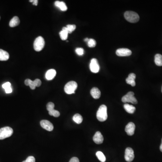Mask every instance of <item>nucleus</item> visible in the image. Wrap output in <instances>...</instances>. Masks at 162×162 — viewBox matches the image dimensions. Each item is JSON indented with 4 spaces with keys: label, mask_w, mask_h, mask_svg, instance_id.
Returning a JSON list of instances; mask_svg holds the SVG:
<instances>
[{
    "label": "nucleus",
    "mask_w": 162,
    "mask_h": 162,
    "mask_svg": "<svg viewBox=\"0 0 162 162\" xmlns=\"http://www.w3.org/2000/svg\"><path fill=\"white\" fill-rule=\"evenodd\" d=\"M97 119L100 122L106 121L108 118L107 108L105 105H102L100 106L97 113Z\"/></svg>",
    "instance_id": "obj_1"
},
{
    "label": "nucleus",
    "mask_w": 162,
    "mask_h": 162,
    "mask_svg": "<svg viewBox=\"0 0 162 162\" xmlns=\"http://www.w3.org/2000/svg\"><path fill=\"white\" fill-rule=\"evenodd\" d=\"M124 17L127 21L132 23L137 22L140 19L139 15L136 12L127 11L124 13Z\"/></svg>",
    "instance_id": "obj_2"
},
{
    "label": "nucleus",
    "mask_w": 162,
    "mask_h": 162,
    "mask_svg": "<svg viewBox=\"0 0 162 162\" xmlns=\"http://www.w3.org/2000/svg\"><path fill=\"white\" fill-rule=\"evenodd\" d=\"M77 87V84L74 81H70L67 83L65 87V92L68 94L75 93V91Z\"/></svg>",
    "instance_id": "obj_3"
},
{
    "label": "nucleus",
    "mask_w": 162,
    "mask_h": 162,
    "mask_svg": "<svg viewBox=\"0 0 162 162\" xmlns=\"http://www.w3.org/2000/svg\"><path fill=\"white\" fill-rule=\"evenodd\" d=\"M13 133V130L9 127H5L0 129V140H3L10 137Z\"/></svg>",
    "instance_id": "obj_4"
},
{
    "label": "nucleus",
    "mask_w": 162,
    "mask_h": 162,
    "mask_svg": "<svg viewBox=\"0 0 162 162\" xmlns=\"http://www.w3.org/2000/svg\"><path fill=\"white\" fill-rule=\"evenodd\" d=\"M45 46V41L42 37H38L34 41L33 44L34 49L36 51H40L43 49Z\"/></svg>",
    "instance_id": "obj_5"
},
{
    "label": "nucleus",
    "mask_w": 162,
    "mask_h": 162,
    "mask_svg": "<svg viewBox=\"0 0 162 162\" xmlns=\"http://www.w3.org/2000/svg\"><path fill=\"white\" fill-rule=\"evenodd\" d=\"M122 101L123 103H131L133 104L137 103V99L134 97V93L132 91L128 92L126 95L123 97Z\"/></svg>",
    "instance_id": "obj_6"
},
{
    "label": "nucleus",
    "mask_w": 162,
    "mask_h": 162,
    "mask_svg": "<svg viewBox=\"0 0 162 162\" xmlns=\"http://www.w3.org/2000/svg\"><path fill=\"white\" fill-rule=\"evenodd\" d=\"M134 153L133 149L128 147L126 149L125 152V159L126 161L131 162L134 159Z\"/></svg>",
    "instance_id": "obj_7"
},
{
    "label": "nucleus",
    "mask_w": 162,
    "mask_h": 162,
    "mask_svg": "<svg viewBox=\"0 0 162 162\" xmlns=\"http://www.w3.org/2000/svg\"><path fill=\"white\" fill-rule=\"evenodd\" d=\"M90 70L92 73H97L100 70V66L96 59H92L90 64Z\"/></svg>",
    "instance_id": "obj_8"
},
{
    "label": "nucleus",
    "mask_w": 162,
    "mask_h": 162,
    "mask_svg": "<svg viewBox=\"0 0 162 162\" xmlns=\"http://www.w3.org/2000/svg\"><path fill=\"white\" fill-rule=\"evenodd\" d=\"M40 124L41 127L48 131H52L54 128L53 124L50 121L46 120H41L40 122Z\"/></svg>",
    "instance_id": "obj_9"
},
{
    "label": "nucleus",
    "mask_w": 162,
    "mask_h": 162,
    "mask_svg": "<svg viewBox=\"0 0 162 162\" xmlns=\"http://www.w3.org/2000/svg\"><path fill=\"white\" fill-rule=\"evenodd\" d=\"M116 53L119 56H128L131 55L132 52L127 48H120L117 50Z\"/></svg>",
    "instance_id": "obj_10"
},
{
    "label": "nucleus",
    "mask_w": 162,
    "mask_h": 162,
    "mask_svg": "<svg viewBox=\"0 0 162 162\" xmlns=\"http://www.w3.org/2000/svg\"><path fill=\"white\" fill-rule=\"evenodd\" d=\"M136 126L133 122H130L125 127V131L128 136H133L134 134Z\"/></svg>",
    "instance_id": "obj_11"
},
{
    "label": "nucleus",
    "mask_w": 162,
    "mask_h": 162,
    "mask_svg": "<svg viewBox=\"0 0 162 162\" xmlns=\"http://www.w3.org/2000/svg\"><path fill=\"white\" fill-rule=\"evenodd\" d=\"M93 140L95 143L97 144H101L103 143L104 137L100 131H97L94 135Z\"/></svg>",
    "instance_id": "obj_12"
},
{
    "label": "nucleus",
    "mask_w": 162,
    "mask_h": 162,
    "mask_svg": "<svg viewBox=\"0 0 162 162\" xmlns=\"http://www.w3.org/2000/svg\"><path fill=\"white\" fill-rule=\"evenodd\" d=\"M136 77V74L135 73H130L129 74L127 79H126V83L131 85L132 87H135L136 85V82H135Z\"/></svg>",
    "instance_id": "obj_13"
},
{
    "label": "nucleus",
    "mask_w": 162,
    "mask_h": 162,
    "mask_svg": "<svg viewBox=\"0 0 162 162\" xmlns=\"http://www.w3.org/2000/svg\"><path fill=\"white\" fill-rule=\"evenodd\" d=\"M91 94L93 98L98 99L101 97V91L97 87H93L91 91Z\"/></svg>",
    "instance_id": "obj_14"
},
{
    "label": "nucleus",
    "mask_w": 162,
    "mask_h": 162,
    "mask_svg": "<svg viewBox=\"0 0 162 162\" xmlns=\"http://www.w3.org/2000/svg\"><path fill=\"white\" fill-rule=\"evenodd\" d=\"M56 72L54 69H51L48 70L46 73V78L48 80L53 79L56 75Z\"/></svg>",
    "instance_id": "obj_15"
},
{
    "label": "nucleus",
    "mask_w": 162,
    "mask_h": 162,
    "mask_svg": "<svg viewBox=\"0 0 162 162\" xmlns=\"http://www.w3.org/2000/svg\"><path fill=\"white\" fill-rule=\"evenodd\" d=\"M9 54L6 51L0 49V61H7L9 59Z\"/></svg>",
    "instance_id": "obj_16"
},
{
    "label": "nucleus",
    "mask_w": 162,
    "mask_h": 162,
    "mask_svg": "<svg viewBox=\"0 0 162 162\" xmlns=\"http://www.w3.org/2000/svg\"><path fill=\"white\" fill-rule=\"evenodd\" d=\"M55 6L59 8L61 11H66L68 9L67 6L66 5L65 3L63 1H55Z\"/></svg>",
    "instance_id": "obj_17"
},
{
    "label": "nucleus",
    "mask_w": 162,
    "mask_h": 162,
    "mask_svg": "<svg viewBox=\"0 0 162 162\" xmlns=\"http://www.w3.org/2000/svg\"><path fill=\"white\" fill-rule=\"evenodd\" d=\"M20 23V20H19V18L17 16H15L13 17L9 23V25L11 27L13 28L19 25Z\"/></svg>",
    "instance_id": "obj_18"
},
{
    "label": "nucleus",
    "mask_w": 162,
    "mask_h": 162,
    "mask_svg": "<svg viewBox=\"0 0 162 162\" xmlns=\"http://www.w3.org/2000/svg\"><path fill=\"white\" fill-rule=\"evenodd\" d=\"M124 108L126 112L128 113L133 114L136 110V108L132 105L128 104H125L124 105Z\"/></svg>",
    "instance_id": "obj_19"
},
{
    "label": "nucleus",
    "mask_w": 162,
    "mask_h": 162,
    "mask_svg": "<svg viewBox=\"0 0 162 162\" xmlns=\"http://www.w3.org/2000/svg\"><path fill=\"white\" fill-rule=\"evenodd\" d=\"M76 29V26L74 25H68L66 27L63 28V30H65L68 32V33H71Z\"/></svg>",
    "instance_id": "obj_20"
},
{
    "label": "nucleus",
    "mask_w": 162,
    "mask_h": 162,
    "mask_svg": "<svg viewBox=\"0 0 162 162\" xmlns=\"http://www.w3.org/2000/svg\"><path fill=\"white\" fill-rule=\"evenodd\" d=\"M155 62L156 65L159 66H162V55L160 54H157L155 55Z\"/></svg>",
    "instance_id": "obj_21"
},
{
    "label": "nucleus",
    "mask_w": 162,
    "mask_h": 162,
    "mask_svg": "<svg viewBox=\"0 0 162 162\" xmlns=\"http://www.w3.org/2000/svg\"><path fill=\"white\" fill-rule=\"evenodd\" d=\"M73 119L77 124H80L83 122V117L80 114L77 113L73 116Z\"/></svg>",
    "instance_id": "obj_22"
},
{
    "label": "nucleus",
    "mask_w": 162,
    "mask_h": 162,
    "mask_svg": "<svg viewBox=\"0 0 162 162\" xmlns=\"http://www.w3.org/2000/svg\"><path fill=\"white\" fill-rule=\"evenodd\" d=\"M96 156L97 157L99 160L101 162H105L106 161V158L103 153L101 151L97 152L96 153Z\"/></svg>",
    "instance_id": "obj_23"
},
{
    "label": "nucleus",
    "mask_w": 162,
    "mask_h": 162,
    "mask_svg": "<svg viewBox=\"0 0 162 162\" xmlns=\"http://www.w3.org/2000/svg\"><path fill=\"white\" fill-rule=\"evenodd\" d=\"M25 83L26 86H29L32 90H34L36 88V86L34 85L33 81L30 79H27L25 80Z\"/></svg>",
    "instance_id": "obj_24"
},
{
    "label": "nucleus",
    "mask_w": 162,
    "mask_h": 162,
    "mask_svg": "<svg viewBox=\"0 0 162 162\" xmlns=\"http://www.w3.org/2000/svg\"><path fill=\"white\" fill-rule=\"evenodd\" d=\"M68 34L69 33H68V32L65 30L62 29V31L59 32V36H60V37L62 40H65L67 39Z\"/></svg>",
    "instance_id": "obj_25"
},
{
    "label": "nucleus",
    "mask_w": 162,
    "mask_h": 162,
    "mask_svg": "<svg viewBox=\"0 0 162 162\" xmlns=\"http://www.w3.org/2000/svg\"><path fill=\"white\" fill-rule=\"evenodd\" d=\"M87 44H88V47H94L96 46L97 43H96V41L93 39L90 38L87 42Z\"/></svg>",
    "instance_id": "obj_26"
},
{
    "label": "nucleus",
    "mask_w": 162,
    "mask_h": 162,
    "mask_svg": "<svg viewBox=\"0 0 162 162\" xmlns=\"http://www.w3.org/2000/svg\"><path fill=\"white\" fill-rule=\"evenodd\" d=\"M49 114L50 115L53 116L55 117H58L60 115V113L57 110L53 109L49 111Z\"/></svg>",
    "instance_id": "obj_27"
},
{
    "label": "nucleus",
    "mask_w": 162,
    "mask_h": 162,
    "mask_svg": "<svg viewBox=\"0 0 162 162\" xmlns=\"http://www.w3.org/2000/svg\"><path fill=\"white\" fill-rule=\"evenodd\" d=\"M55 105L52 102H49L47 105V108L48 112L54 109Z\"/></svg>",
    "instance_id": "obj_28"
},
{
    "label": "nucleus",
    "mask_w": 162,
    "mask_h": 162,
    "mask_svg": "<svg viewBox=\"0 0 162 162\" xmlns=\"http://www.w3.org/2000/svg\"><path fill=\"white\" fill-rule=\"evenodd\" d=\"M76 53L77 55H83L84 54V50L82 48H77L75 50Z\"/></svg>",
    "instance_id": "obj_29"
},
{
    "label": "nucleus",
    "mask_w": 162,
    "mask_h": 162,
    "mask_svg": "<svg viewBox=\"0 0 162 162\" xmlns=\"http://www.w3.org/2000/svg\"><path fill=\"white\" fill-rule=\"evenodd\" d=\"M33 83L36 87H39L41 85V81L39 79H36L35 80L33 81Z\"/></svg>",
    "instance_id": "obj_30"
},
{
    "label": "nucleus",
    "mask_w": 162,
    "mask_h": 162,
    "mask_svg": "<svg viewBox=\"0 0 162 162\" xmlns=\"http://www.w3.org/2000/svg\"><path fill=\"white\" fill-rule=\"evenodd\" d=\"M23 162H35V159L33 156H29L25 161Z\"/></svg>",
    "instance_id": "obj_31"
},
{
    "label": "nucleus",
    "mask_w": 162,
    "mask_h": 162,
    "mask_svg": "<svg viewBox=\"0 0 162 162\" xmlns=\"http://www.w3.org/2000/svg\"><path fill=\"white\" fill-rule=\"evenodd\" d=\"M2 87L5 90L7 88H9L11 87V83L10 82H7V83H5L2 86Z\"/></svg>",
    "instance_id": "obj_32"
},
{
    "label": "nucleus",
    "mask_w": 162,
    "mask_h": 162,
    "mask_svg": "<svg viewBox=\"0 0 162 162\" xmlns=\"http://www.w3.org/2000/svg\"><path fill=\"white\" fill-rule=\"evenodd\" d=\"M69 162H79V160L77 157H73L71 159Z\"/></svg>",
    "instance_id": "obj_33"
},
{
    "label": "nucleus",
    "mask_w": 162,
    "mask_h": 162,
    "mask_svg": "<svg viewBox=\"0 0 162 162\" xmlns=\"http://www.w3.org/2000/svg\"><path fill=\"white\" fill-rule=\"evenodd\" d=\"M5 90L6 93H11L12 92V89L11 87L7 88V89H5Z\"/></svg>",
    "instance_id": "obj_34"
},
{
    "label": "nucleus",
    "mask_w": 162,
    "mask_h": 162,
    "mask_svg": "<svg viewBox=\"0 0 162 162\" xmlns=\"http://www.w3.org/2000/svg\"><path fill=\"white\" fill-rule=\"evenodd\" d=\"M38 1L37 0H34L33 1V5H37V4H38Z\"/></svg>",
    "instance_id": "obj_35"
},
{
    "label": "nucleus",
    "mask_w": 162,
    "mask_h": 162,
    "mask_svg": "<svg viewBox=\"0 0 162 162\" xmlns=\"http://www.w3.org/2000/svg\"><path fill=\"white\" fill-rule=\"evenodd\" d=\"M160 149L161 151L162 152V143H161V145L160 146Z\"/></svg>",
    "instance_id": "obj_36"
},
{
    "label": "nucleus",
    "mask_w": 162,
    "mask_h": 162,
    "mask_svg": "<svg viewBox=\"0 0 162 162\" xmlns=\"http://www.w3.org/2000/svg\"><path fill=\"white\" fill-rule=\"evenodd\" d=\"M89 39H88V38H86L85 39H84V41H86V42H88Z\"/></svg>",
    "instance_id": "obj_37"
},
{
    "label": "nucleus",
    "mask_w": 162,
    "mask_h": 162,
    "mask_svg": "<svg viewBox=\"0 0 162 162\" xmlns=\"http://www.w3.org/2000/svg\"><path fill=\"white\" fill-rule=\"evenodd\" d=\"M33 1H34V0H30V1H29V2H33Z\"/></svg>",
    "instance_id": "obj_38"
},
{
    "label": "nucleus",
    "mask_w": 162,
    "mask_h": 162,
    "mask_svg": "<svg viewBox=\"0 0 162 162\" xmlns=\"http://www.w3.org/2000/svg\"><path fill=\"white\" fill-rule=\"evenodd\" d=\"M0 19H1V17H0Z\"/></svg>",
    "instance_id": "obj_39"
},
{
    "label": "nucleus",
    "mask_w": 162,
    "mask_h": 162,
    "mask_svg": "<svg viewBox=\"0 0 162 162\" xmlns=\"http://www.w3.org/2000/svg\"></svg>",
    "instance_id": "obj_40"
}]
</instances>
